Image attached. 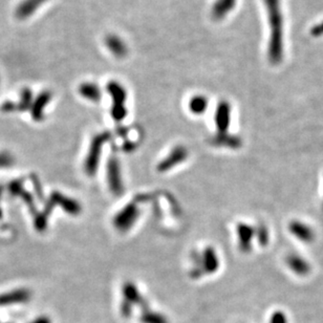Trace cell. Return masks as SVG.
I'll return each instance as SVG.
<instances>
[{"label":"cell","instance_id":"6da1fadb","mask_svg":"<svg viewBox=\"0 0 323 323\" xmlns=\"http://www.w3.org/2000/svg\"><path fill=\"white\" fill-rule=\"evenodd\" d=\"M270 25V41L268 48L269 61L276 65L283 58V18L280 0H264Z\"/></svg>","mask_w":323,"mask_h":323},{"label":"cell","instance_id":"7a4b0ae2","mask_svg":"<svg viewBox=\"0 0 323 323\" xmlns=\"http://www.w3.org/2000/svg\"><path fill=\"white\" fill-rule=\"evenodd\" d=\"M109 132H102L94 136L89 148L88 155L85 160V172L88 176H95L99 167L100 155L104 144L109 140Z\"/></svg>","mask_w":323,"mask_h":323},{"label":"cell","instance_id":"3957f363","mask_svg":"<svg viewBox=\"0 0 323 323\" xmlns=\"http://www.w3.org/2000/svg\"><path fill=\"white\" fill-rule=\"evenodd\" d=\"M107 91L112 99V108L111 115L115 121H122L127 114V110L125 107V102L127 99V94L125 88L115 81L109 82L107 84Z\"/></svg>","mask_w":323,"mask_h":323},{"label":"cell","instance_id":"277c9868","mask_svg":"<svg viewBox=\"0 0 323 323\" xmlns=\"http://www.w3.org/2000/svg\"><path fill=\"white\" fill-rule=\"evenodd\" d=\"M140 216V209L134 203L127 204L122 210L115 214L113 218V225L119 232L125 233L129 231L136 223Z\"/></svg>","mask_w":323,"mask_h":323},{"label":"cell","instance_id":"5b68a950","mask_svg":"<svg viewBox=\"0 0 323 323\" xmlns=\"http://www.w3.org/2000/svg\"><path fill=\"white\" fill-rule=\"evenodd\" d=\"M107 182L112 194L121 195L124 191L121 166L117 157H110L107 163Z\"/></svg>","mask_w":323,"mask_h":323},{"label":"cell","instance_id":"8992f818","mask_svg":"<svg viewBox=\"0 0 323 323\" xmlns=\"http://www.w3.org/2000/svg\"><path fill=\"white\" fill-rule=\"evenodd\" d=\"M188 157V151L184 146H177L171 150V152L160 162L157 165V170L159 172H166L169 169L178 166L179 164Z\"/></svg>","mask_w":323,"mask_h":323},{"label":"cell","instance_id":"52a82bcc","mask_svg":"<svg viewBox=\"0 0 323 323\" xmlns=\"http://www.w3.org/2000/svg\"><path fill=\"white\" fill-rule=\"evenodd\" d=\"M231 123V105L227 101H221L215 110V125L218 133H227Z\"/></svg>","mask_w":323,"mask_h":323},{"label":"cell","instance_id":"ba28073f","mask_svg":"<svg viewBox=\"0 0 323 323\" xmlns=\"http://www.w3.org/2000/svg\"><path fill=\"white\" fill-rule=\"evenodd\" d=\"M201 267L204 273L212 274L219 268V260L215 250L211 247L205 249L201 256Z\"/></svg>","mask_w":323,"mask_h":323},{"label":"cell","instance_id":"9c48e42d","mask_svg":"<svg viewBox=\"0 0 323 323\" xmlns=\"http://www.w3.org/2000/svg\"><path fill=\"white\" fill-rule=\"evenodd\" d=\"M105 45L109 52L117 58H124L128 53L127 45L117 35H108L105 38Z\"/></svg>","mask_w":323,"mask_h":323},{"label":"cell","instance_id":"30bf717a","mask_svg":"<svg viewBox=\"0 0 323 323\" xmlns=\"http://www.w3.org/2000/svg\"><path fill=\"white\" fill-rule=\"evenodd\" d=\"M122 292H123V296H124L123 301L129 303L130 305H132V306L134 304L143 305L145 303L144 300H143V297L141 296L136 285L133 282L128 281V282L124 283Z\"/></svg>","mask_w":323,"mask_h":323},{"label":"cell","instance_id":"8fae6325","mask_svg":"<svg viewBox=\"0 0 323 323\" xmlns=\"http://www.w3.org/2000/svg\"><path fill=\"white\" fill-rule=\"evenodd\" d=\"M236 5V0H216L214 3L211 14L216 20H221L226 17Z\"/></svg>","mask_w":323,"mask_h":323},{"label":"cell","instance_id":"7c38bea8","mask_svg":"<svg viewBox=\"0 0 323 323\" xmlns=\"http://www.w3.org/2000/svg\"><path fill=\"white\" fill-rule=\"evenodd\" d=\"M45 2H48V0H25L17 9V17L20 19L30 17L32 14L35 13V11L40 8Z\"/></svg>","mask_w":323,"mask_h":323},{"label":"cell","instance_id":"4fadbf2b","mask_svg":"<svg viewBox=\"0 0 323 323\" xmlns=\"http://www.w3.org/2000/svg\"><path fill=\"white\" fill-rule=\"evenodd\" d=\"M237 233L239 236V246L242 251H248L251 246V239L253 236V229L245 224H239L237 227Z\"/></svg>","mask_w":323,"mask_h":323},{"label":"cell","instance_id":"5bb4252c","mask_svg":"<svg viewBox=\"0 0 323 323\" xmlns=\"http://www.w3.org/2000/svg\"><path fill=\"white\" fill-rule=\"evenodd\" d=\"M80 94L89 101L97 102L101 99V89L97 84L94 83H83L80 86Z\"/></svg>","mask_w":323,"mask_h":323},{"label":"cell","instance_id":"9a60e30c","mask_svg":"<svg viewBox=\"0 0 323 323\" xmlns=\"http://www.w3.org/2000/svg\"><path fill=\"white\" fill-rule=\"evenodd\" d=\"M208 99L205 96L198 95L191 98L189 101V109L193 114L201 115L205 113V111L208 108Z\"/></svg>","mask_w":323,"mask_h":323},{"label":"cell","instance_id":"2e32d148","mask_svg":"<svg viewBox=\"0 0 323 323\" xmlns=\"http://www.w3.org/2000/svg\"><path fill=\"white\" fill-rule=\"evenodd\" d=\"M212 143L216 146L222 147H230V148H237L240 146V140L237 136L229 135L227 133H218L214 138Z\"/></svg>","mask_w":323,"mask_h":323},{"label":"cell","instance_id":"e0dca14e","mask_svg":"<svg viewBox=\"0 0 323 323\" xmlns=\"http://www.w3.org/2000/svg\"><path fill=\"white\" fill-rule=\"evenodd\" d=\"M141 322L142 323H168V320L164 315L155 313V311L150 310L146 307L142 313Z\"/></svg>","mask_w":323,"mask_h":323},{"label":"cell","instance_id":"ac0fdd59","mask_svg":"<svg viewBox=\"0 0 323 323\" xmlns=\"http://www.w3.org/2000/svg\"><path fill=\"white\" fill-rule=\"evenodd\" d=\"M270 323H287V321L282 311H275L270 319Z\"/></svg>","mask_w":323,"mask_h":323},{"label":"cell","instance_id":"d6986e66","mask_svg":"<svg viewBox=\"0 0 323 323\" xmlns=\"http://www.w3.org/2000/svg\"><path fill=\"white\" fill-rule=\"evenodd\" d=\"M311 35H314V36H316V37L320 36V35L322 36L323 35V22L319 23L318 26H316L313 30H311Z\"/></svg>","mask_w":323,"mask_h":323}]
</instances>
